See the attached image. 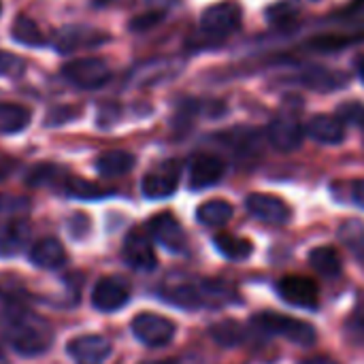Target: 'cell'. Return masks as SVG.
Masks as SVG:
<instances>
[{
	"mask_svg": "<svg viewBox=\"0 0 364 364\" xmlns=\"http://www.w3.org/2000/svg\"><path fill=\"white\" fill-rule=\"evenodd\" d=\"M4 337H6V343L19 356H26V358L45 354L53 343L51 326L43 318L28 314V311H17L15 316H11Z\"/></svg>",
	"mask_w": 364,
	"mask_h": 364,
	"instance_id": "1",
	"label": "cell"
},
{
	"mask_svg": "<svg viewBox=\"0 0 364 364\" xmlns=\"http://www.w3.org/2000/svg\"><path fill=\"white\" fill-rule=\"evenodd\" d=\"M237 296L230 286L222 282H200V284H179L164 290V299L173 305L186 309H200V307H220L232 303Z\"/></svg>",
	"mask_w": 364,
	"mask_h": 364,
	"instance_id": "2",
	"label": "cell"
},
{
	"mask_svg": "<svg viewBox=\"0 0 364 364\" xmlns=\"http://www.w3.org/2000/svg\"><path fill=\"white\" fill-rule=\"evenodd\" d=\"M254 328L260 331L262 335L269 337H282L290 343H296L301 348H309L318 341V333L311 324L290 318V316H282V314H273V311H264L254 316L252 320Z\"/></svg>",
	"mask_w": 364,
	"mask_h": 364,
	"instance_id": "3",
	"label": "cell"
},
{
	"mask_svg": "<svg viewBox=\"0 0 364 364\" xmlns=\"http://www.w3.org/2000/svg\"><path fill=\"white\" fill-rule=\"evenodd\" d=\"M243 23V9L235 0H222L205 9L200 17V28L211 38H226L235 34Z\"/></svg>",
	"mask_w": 364,
	"mask_h": 364,
	"instance_id": "4",
	"label": "cell"
},
{
	"mask_svg": "<svg viewBox=\"0 0 364 364\" xmlns=\"http://www.w3.org/2000/svg\"><path fill=\"white\" fill-rule=\"evenodd\" d=\"M62 75L77 87L96 90L111 79V68L102 58H81L64 64Z\"/></svg>",
	"mask_w": 364,
	"mask_h": 364,
	"instance_id": "5",
	"label": "cell"
},
{
	"mask_svg": "<svg viewBox=\"0 0 364 364\" xmlns=\"http://www.w3.org/2000/svg\"><path fill=\"white\" fill-rule=\"evenodd\" d=\"M175 324L158 314H139L132 320V335L147 348H164L175 339Z\"/></svg>",
	"mask_w": 364,
	"mask_h": 364,
	"instance_id": "6",
	"label": "cell"
},
{
	"mask_svg": "<svg viewBox=\"0 0 364 364\" xmlns=\"http://www.w3.org/2000/svg\"><path fill=\"white\" fill-rule=\"evenodd\" d=\"M179 175H181V166L177 160H166L158 164L156 168H151L141 181V190L145 198L162 200V198L173 196L179 186Z\"/></svg>",
	"mask_w": 364,
	"mask_h": 364,
	"instance_id": "7",
	"label": "cell"
},
{
	"mask_svg": "<svg viewBox=\"0 0 364 364\" xmlns=\"http://www.w3.org/2000/svg\"><path fill=\"white\" fill-rule=\"evenodd\" d=\"M245 209L252 218L269 226H286L292 220V209L286 200L273 194H250Z\"/></svg>",
	"mask_w": 364,
	"mask_h": 364,
	"instance_id": "8",
	"label": "cell"
},
{
	"mask_svg": "<svg viewBox=\"0 0 364 364\" xmlns=\"http://www.w3.org/2000/svg\"><path fill=\"white\" fill-rule=\"evenodd\" d=\"M109 41V34L92 28V26H81V23H73L62 28L55 36H53V47L60 53H73L77 49H90V47H98L102 43Z\"/></svg>",
	"mask_w": 364,
	"mask_h": 364,
	"instance_id": "9",
	"label": "cell"
},
{
	"mask_svg": "<svg viewBox=\"0 0 364 364\" xmlns=\"http://www.w3.org/2000/svg\"><path fill=\"white\" fill-rule=\"evenodd\" d=\"M147 230H149L151 239L158 245H162L164 250H168L171 254H186V250H188L186 230L171 213L154 215L147 224Z\"/></svg>",
	"mask_w": 364,
	"mask_h": 364,
	"instance_id": "10",
	"label": "cell"
},
{
	"mask_svg": "<svg viewBox=\"0 0 364 364\" xmlns=\"http://www.w3.org/2000/svg\"><path fill=\"white\" fill-rule=\"evenodd\" d=\"M279 296L301 309H318L320 305V288L314 279L303 275H288L277 284Z\"/></svg>",
	"mask_w": 364,
	"mask_h": 364,
	"instance_id": "11",
	"label": "cell"
},
{
	"mask_svg": "<svg viewBox=\"0 0 364 364\" xmlns=\"http://www.w3.org/2000/svg\"><path fill=\"white\" fill-rule=\"evenodd\" d=\"M130 301V290L124 282L115 277L100 279L92 290V305L100 314H113L122 307H126Z\"/></svg>",
	"mask_w": 364,
	"mask_h": 364,
	"instance_id": "12",
	"label": "cell"
},
{
	"mask_svg": "<svg viewBox=\"0 0 364 364\" xmlns=\"http://www.w3.org/2000/svg\"><path fill=\"white\" fill-rule=\"evenodd\" d=\"M122 254H124L126 264L136 269V271H154L158 267L154 245H151L149 237L145 232H141V230L128 232V237L124 239Z\"/></svg>",
	"mask_w": 364,
	"mask_h": 364,
	"instance_id": "13",
	"label": "cell"
},
{
	"mask_svg": "<svg viewBox=\"0 0 364 364\" xmlns=\"http://www.w3.org/2000/svg\"><path fill=\"white\" fill-rule=\"evenodd\" d=\"M68 354L77 364H102L111 356V341L102 335H83L68 343Z\"/></svg>",
	"mask_w": 364,
	"mask_h": 364,
	"instance_id": "14",
	"label": "cell"
},
{
	"mask_svg": "<svg viewBox=\"0 0 364 364\" xmlns=\"http://www.w3.org/2000/svg\"><path fill=\"white\" fill-rule=\"evenodd\" d=\"M303 139H305V128L299 124L296 117L282 115L273 119L269 126V141L277 151L290 154L303 145Z\"/></svg>",
	"mask_w": 364,
	"mask_h": 364,
	"instance_id": "15",
	"label": "cell"
},
{
	"mask_svg": "<svg viewBox=\"0 0 364 364\" xmlns=\"http://www.w3.org/2000/svg\"><path fill=\"white\" fill-rule=\"evenodd\" d=\"M224 162L211 154H198L190 162V188L207 190L224 177Z\"/></svg>",
	"mask_w": 364,
	"mask_h": 364,
	"instance_id": "16",
	"label": "cell"
},
{
	"mask_svg": "<svg viewBox=\"0 0 364 364\" xmlns=\"http://www.w3.org/2000/svg\"><path fill=\"white\" fill-rule=\"evenodd\" d=\"M301 83L314 92H337L350 83V77L341 70H333L326 66H309L301 73Z\"/></svg>",
	"mask_w": 364,
	"mask_h": 364,
	"instance_id": "17",
	"label": "cell"
},
{
	"mask_svg": "<svg viewBox=\"0 0 364 364\" xmlns=\"http://www.w3.org/2000/svg\"><path fill=\"white\" fill-rule=\"evenodd\" d=\"M305 132L322 145H339L346 139V126L337 115H316L307 124Z\"/></svg>",
	"mask_w": 364,
	"mask_h": 364,
	"instance_id": "18",
	"label": "cell"
},
{
	"mask_svg": "<svg viewBox=\"0 0 364 364\" xmlns=\"http://www.w3.org/2000/svg\"><path fill=\"white\" fill-rule=\"evenodd\" d=\"M30 262L38 269H45V271H53V269H60L64 262H66V252L62 247V243L53 237H45V239H38L32 250H30Z\"/></svg>",
	"mask_w": 364,
	"mask_h": 364,
	"instance_id": "19",
	"label": "cell"
},
{
	"mask_svg": "<svg viewBox=\"0 0 364 364\" xmlns=\"http://www.w3.org/2000/svg\"><path fill=\"white\" fill-rule=\"evenodd\" d=\"M30 241V226L23 220H13L0 224V256L11 258L23 252Z\"/></svg>",
	"mask_w": 364,
	"mask_h": 364,
	"instance_id": "20",
	"label": "cell"
},
{
	"mask_svg": "<svg viewBox=\"0 0 364 364\" xmlns=\"http://www.w3.org/2000/svg\"><path fill=\"white\" fill-rule=\"evenodd\" d=\"M136 158L124 149H111L96 158V171L100 177H122L134 168Z\"/></svg>",
	"mask_w": 364,
	"mask_h": 364,
	"instance_id": "21",
	"label": "cell"
},
{
	"mask_svg": "<svg viewBox=\"0 0 364 364\" xmlns=\"http://www.w3.org/2000/svg\"><path fill=\"white\" fill-rule=\"evenodd\" d=\"M213 243H215V250H218L224 258H228V260H232V262H243V260H247V258L252 256V252H254L252 241L241 239V237L230 235V232H220V235H215Z\"/></svg>",
	"mask_w": 364,
	"mask_h": 364,
	"instance_id": "22",
	"label": "cell"
},
{
	"mask_svg": "<svg viewBox=\"0 0 364 364\" xmlns=\"http://www.w3.org/2000/svg\"><path fill=\"white\" fill-rule=\"evenodd\" d=\"M196 220H198L203 226H209V228L226 226V224L232 220V205L226 203V200H222V198L207 200V203H203V205L196 209Z\"/></svg>",
	"mask_w": 364,
	"mask_h": 364,
	"instance_id": "23",
	"label": "cell"
},
{
	"mask_svg": "<svg viewBox=\"0 0 364 364\" xmlns=\"http://www.w3.org/2000/svg\"><path fill=\"white\" fill-rule=\"evenodd\" d=\"M32 119V113L23 105L15 102H0V132L2 134H15L21 132Z\"/></svg>",
	"mask_w": 364,
	"mask_h": 364,
	"instance_id": "24",
	"label": "cell"
},
{
	"mask_svg": "<svg viewBox=\"0 0 364 364\" xmlns=\"http://www.w3.org/2000/svg\"><path fill=\"white\" fill-rule=\"evenodd\" d=\"M309 264L324 277H337L343 271V260H341L339 252L331 245L316 247L309 254Z\"/></svg>",
	"mask_w": 364,
	"mask_h": 364,
	"instance_id": "25",
	"label": "cell"
},
{
	"mask_svg": "<svg viewBox=\"0 0 364 364\" xmlns=\"http://www.w3.org/2000/svg\"><path fill=\"white\" fill-rule=\"evenodd\" d=\"M339 241L356 256L364 260V222L363 220H348L339 228Z\"/></svg>",
	"mask_w": 364,
	"mask_h": 364,
	"instance_id": "26",
	"label": "cell"
},
{
	"mask_svg": "<svg viewBox=\"0 0 364 364\" xmlns=\"http://www.w3.org/2000/svg\"><path fill=\"white\" fill-rule=\"evenodd\" d=\"M64 192L70 198H79V200H98V198H105V196L111 194V190H105V188L92 183V181L79 179V177L64 179Z\"/></svg>",
	"mask_w": 364,
	"mask_h": 364,
	"instance_id": "27",
	"label": "cell"
},
{
	"mask_svg": "<svg viewBox=\"0 0 364 364\" xmlns=\"http://www.w3.org/2000/svg\"><path fill=\"white\" fill-rule=\"evenodd\" d=\"M211 337L218 346L222 348H237L245 339V331L239 322L235 320H224L211 326Z\"/></svg>",
	"mask_w": 364,
	"mask_h": 364,
	"instance_id": "28",
	"label": "cell"
},
{
	"mask_svg": "<svg viewBox=\"0 0 364 364\" xmlns=\"http://www.w3.org/2000/svg\"><path fill=\"white\" fill-rule=\"evenodd\" d=\"M13 38L21 45H28V47H38V45H45V36L41 32V28L36 26V21H32L30 17L26 15H19L15 21H13Z\"/></svg>",
	"mask_w": 364,
	"mask_h": 364,
	"instance_id": "29",
	"label": "cell"
},
{
	"mask_svg": "<svg viewBox=\"0 0 364 364\" xmlns=\"http://www.w3.org/2000/svg\"><path fill=\"white\" fill-rule=\"evenodd\" d=\"M337 117L341 119V124H350V126H364V105L358 100H350L339 105L337 109Z\"/></svg>",
	"mask_w": 364,
	"mask_h": 364,
	"instance_id": "30",
	"label": "cell"
},
{
	"mask_svg": "<svg viewBox=\"0 0 364 364\" xmlns=\"http://www.w3.org/2000/svg\"><path fill=\"white\" fill-rule=\"evenodd\" d=\"M267 19H269L273 26H286L288 21H294V19H296V9H294V4H290V2L273 4V6L267 11Z\"/></svg>",
	"mask_w": 364,
	"mask_h": 364,
	"instance_id": "31",
	"label": "cell"
},
{
	"mask_svg": "<svg viewBox=\"0 0 364 364\" xmlns=\"http://www.w3.org/2000/svg\"><path fill=\"white\" fill-rule=\"evenodd\" d=\"M358 38H363V34L360 36H322V38L311 41V47L318 51H339L350 43H356Z\"/></svg>",
	"mask_w": 364,
	"mask_h": 364,
	"instance_id": "32",
	"label": "cell"
},
{
	"mask_svg": "<svg viewBox=\"0 0 364 364\" xmlns=\"http://www.w3.org/2000/svg\"><path fill=\"white\" fill-rule=\"evenodd\" d=\"M26 68V62L9 51H0V77H19Z\"/></svg>",
	"mask_w": 364,
	"mask_h": 364,
	"instance_id": "33",
	"label": "cell"
},
{
	"mask_svg": "<svg viewBox=\"0 0 364 364\" xmlns=\"http://www.w3.org/2000/svg\"><path fill=\"white\" fill-rule=\"evenodd\" d=\"M162 17H164L162 11L143 13V15H139V17H134V19L130 21V30H134V32H145V30L154 28L158 21H162Z\"/></svg>",
	"mask_w": 364,
	"mask_h": 364,
	"instance_id": "34",
	"label": "cell"
},
{
	"mask_svg": "<svg viewBox=\"0 0 364 364\" xmlns=\"http://www.w3.org/2000/svg\"><path fill=\"white\" fill-rule=\"evenodd\" d=\"M352 328H356L364 337V296L356 305V311H354V318H352Z\"/></svg>",
	"mask_w": 364,
	"mask_h": 364,
	"instance_id": "35",
	"label": "cell"
},
{
	"mask_svg": "<svg viewBox=\"0 0 364 364\" xmlns=\"http://www.w3.org/2000/svg\"><path fill=\"white\" fill-rule=\"evenodd\" d=\"M352 200L364 209V179H358L352 183Z\"/></svg>",
	"mask_w": 364,
	"mask_h": 364,
	"instance_id": "36",
	"label": "cell"
},
{
	"mask_svg": "<svg viewBox=\"0 0 364 364\" xmlns=\"http://www.w3.org/2000/svg\"><path fill=\"white\" fill-rule=\"evenodd\" d=\"M303 364H339L337 360L328 358V356H314V358H307L303 360Z\"/></svg>",
	"mask_w": 364,
	"mask_h": 364,
	"instance_id": "37",
	"label": "cell"
},
{
	"mask_svg": "<svg viewBox=\"0 0 364 364\" xmlns=\"http://www.w3.org/2000/svg\"><path fill=\"white\" fill-rule=\"evenodd\" d=\"M350 13H363L364 11V0H356L350 9H348Z\"/></svg>",
	"mask_w": 364,
	"mask_h": 364,
	"instance_id": "38",
	"label": "cell"
},
{
	"mask_svg": "<svg viewBox=\"0 0 364 364\" xmlns=\"http://www.w3.org/2000/svg\"><path fill=\"white\" fill-rule=\"evenodd\" d=\"M356 70H358V77L363 79L364 83V55H360V58L356 60Z\"/></svg>",
	"mask_w": 364,
	"mask_h": 364,
	"instance_id": "39",
	"label": "cell"
},
{
	"mask_svg": "<svg viewBox=\"0 0 364 364\" xmlns=\"http://www.w3.org/2000/svg\"><path fill=\"white\" fill-rule=\"evenodd\" d=\"M115 2H119V0H94V4H98V6H107V4H115Z\"/></svg>",
	"mask_w": 364,
	"mask_h": 364,
	"instance_id": "40",
	"label": "cell"
},
{
	"mask_svg": "<svg viewBox=\"0 0 364 364\" xmlns=\"http://www.w3.org/2000/svg\"><path fill=\"white\" fill-rule=\"evenodd\" d=\"M0 13H2V2H0Z\"/></svg>",
	"mask_w": 364,
	"mask_h": 364,
	"instance_id": "41",
	"label": "cell"
},
{
	"mask_svg": "<svg viewBox=\"0 0 364 364\" xmlns=\"http://www.w3.org/2000/svg\"><path fill=\"white\" fill-rule=\"evenodd\" d=\"M0 177H2V175H0Z\"/></svg>",
	"mask_w": 364,
	"mask_h": 364,
	"instance_id": "42",
	"label": "cell"
}]
</instances>
